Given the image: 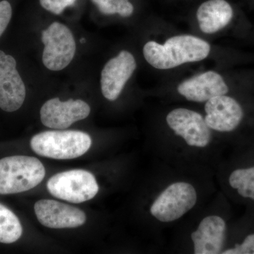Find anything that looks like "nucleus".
<instances>
[{"label": "nucleus", "instance_id": "f257e3e1", "mask_svg": "<svg viewBox=\"0 0 254 254\" xmlns=\"http://www.w3.org/2000/svg\"><path fill=\"white\" fill-rule=\"evenodd\" d=\"M210 52L208 43L190 35L172 37L164 45L149 41L143 49L145 60L158 69H170L184 64L201 61Z\"/></svg>", "mask_w": 254, "mask_h": 254}, {"label": "nucleus", "instance_id": "f03ea898", "mask_svg": "<svg viewBox=\"0 0 254 254\" xmlns=\"http://www.w3.org/2000/svg\"><path fill=\"white\" fill-rule=\"evenodd\" d=\"M46 176L43 163L34 157L14 155L0 160V194L26 191Z\"/></svg>", "mask_w": 254, "mask_h": 254}, {"label": "nucleus", "instance_id": "7ed1b4c3", "mask_svg": "<svg viewBox=\"0 0 254 254\" xmlns=\"http://www.w3.org/2000/svg\"><path fill=\"white\" fill-rule=\"evenodd\" d=\"M88 133L76 130L47 131L35 135L31 140L37 154L56 160H70L84 155L91 148Z\"/></svg>", "mask_w": 254, "mask_h": 254}, {"label": "nucleus", "instance_id": "20e7f679", "mask_svg": "<svg viewBox=\"0 0 254 254\" xmlns=\"http://www.w3.org/2000/svg\"><path fill=\"white\" fill-rule=\"evenodd\" d=\"M53 196L73 203L94 198L99 187L93 174L84 170H72L56 174L47 183Z\"/></svg>", "mask_w": 254, "mask_h": 254}, {"label": "nucleus", "instance_id": "39448f33", "mask_svg": "<svg viewBox=\"0 0 254 254\" xmlns=\"http://www.w3.org/2000/svg\"><path fill=\"white\" fill-rule=\"evenodd\" d=\"M197 202V192L188 182L172 184L157 197L150 208V213L162 222H171L190 211Z\"/></svg>", "mask_w": 254, "mask_h": 254}, {"label": "nucleus", "instance_id": "423d86ee", "mask_svg": "<svg viewBox=\"0 0 254 254\" xmlns=\"http://www.w3.org/2000/svg\"><path fill=\"white\" fill-rule=\"evenodd\" d=\"M45 45L43 63L51 71H60L69 64L76 53V42L71 30L59 22L50 24L42 32Z\"/></svg>", "mask_w": 254, "mask_h": 254}, {"label": "nucleus", "instance_id": "0eeeda50", "mask_svg": "<svg viewBox=\"0 0 254 254\" xmlns=\"http://www.w3.org/2000/svg\"><path fill=\"white\" fill-rule=\"evenodd\" d=\"M167 124L175 134L190 146L205 148L211 141V131L200 114L186 108H177L168 114Z\"/></svg>", "mask_w": 254, "mask_h": 254}, {"label": "nucleus", "instance_id": "6e6552de", "mask_svg": "<svg viewBox=\"0 0 254 254\" xmlns=\"http://www.w3.org/2000/svg\"><path fill=\"white\" fill-rule=\"evenodd\" d=\"M26 95L16 60L0 50V108L7 113L16 111L22 106Z\"/></svg>", "mask_w": 254, "mask_h": 254}, {"label": "nucleus", "instance_id": "1a4fd4ad", "mask_svg": "<svg viewBox=\"0 0 254 254\" xmlns=\"http://www.w3.org/2000/svg\"><path fill=\"white\" fill-rule=\"evenodd\" d=\"M204 120L209 128L219 132H232L245 118V111L235 98L227 95L210 98L205 105Z\"/></svg>", "mask_w": 254, "mask_h": 254}, {"label": "nucleus", "instance_id": "9d476101", "mask_svg": "<svg viewBox=\"0 0 254 254\" xmlns=\"http://www.w3.org/2000/svg\"><path fill=\"white\" fill-rule=\"evenodd\" d=\"M90 113L91 108L83 100L60 101L58 98L48 100L40 112L43 125L55 129L67 128L76 122L88 118Z\"/></svg>", "mask_w": 254, "mask_h": 254}, {"label": "nucleus", "instance_id": "9b49d317", "mask_svg": "<svg viewBox=\"0 0 254 254\" xmlns=\"http://www.w3.org/2000/svg\"><path fill=\"white\" fill-rule=\"evenodd\" d=\"M136 68L134 57L126 50L109 60L101 72L100 84L103 96L110 101L118 99Z\"/></svg>", "mask_w": 254, "mask_h": 254}, {"label": "nucleus", "instance_id": "f8f14e48", "mask_svg": "<svg viewBox=\"0 0 254 254\" xmlns=\"http://www.w3.org/2000/svg\"><path fill=\"white\" fill-rule=\"evenodd\" d=\"M34 210L38 221L49 228H75L86 221L84 212L57 200H38L35 203Z\"/></svg>", "mask_w": 254, "mask_h": 254}, {"label": "nucleus", "instance_id": "ddd939ff", "mask_svg": "<svg viewBox=\"0 0 254 254\" xmlns=\"http://www.w3.org/2000/svg\"><path fill=\"white\" fill-rule=\"evenodd\" d=\"M177 91L187 100L203 103L214 97L227 95L229 87L220 73L208 71L182 82Z\"/></svg>", "mask_w": 254, "mask_h": 254}, {"label": "nucleus", "instance_id": "4468645a", "mask_svg": "<svg viewBox=\"0 0 254 254\" xmlns=\"http://www.w3.org/2000/svg\"><path fill=\"white\" fill-rule=\"evenodd\" d=\"M226 222L218 215L205 217L190 235L195 254L222 253L226 239Z\"/></svg>", "mask_w": 254, "mask_h": 254}, {"label": "nucleus", "instance_id": "2eb2a0df", "mask_svg": "<svg viewBox=\"0 0 254 254\" xmlns=\"http://www.w3.org/2000/svg\"><path fill=\"white\" fill-rule=\"evenodd\" d=\"M196 16L201 31L211 34L230 24L233 19L234 10L225 0H208L200 5Z\"/></svg>", "mask_w": 254, "mask_h": 254}, {"label": "nucleus", "instance_id": "dca6fc26", "mask_svg": "<svg viewBox=\"0 0 254 254\" xmlns=\"http://www.w3.org/2000/svg\"><path fill=\"white\" fill-rule=\"evenodd\" d=\"M21 222L9 208L0 203V242L11 244L22 235Z\"/></svg>", "mask_w": 254, "mask_h": 254}, {"label": "nucleus", "instance_id": "f3484780", "mask_svg": "<svg viewBox=\"0 0 254 254\" xmlns=\"http://www.w3.org/2000/svg\"><path fill=\"white\" fill-rule=\"evenodd\" d=\"M229 183L241 196L254 200V166L234 170Z\"/></svg>", "mask_w": 254, "mask_h": 254}, {"label": "nucleus", "instance_id": "a211bd4d", "mask_svg": "<svg viewBox=\"0 0 254 254\" xmlns=\"http://www.w3.org/2000/svg\"><path fill=\"white\" fill-rule=\"evenodd\" d=\"M102 14L105 15L120 14L128 17L133 12V6L128 0H91Z\"/></svg>", "mask_w": 254, "mask_h": 254}, {"label": "nucleus", "instance_id": "6ab92c4d", "mask_svg": "<svg viewBox=\"0 0 254 254\" xmlns=\"http://www.w3.org/2000/svg\"><path fill=\"white\" fill-rule=\"evenodd\" d=\"M77 0H40V4L50 12L60 14L65 8L72 6Z\"/></svg>", "mask_w": 254, "mask_h": 254}, {"label": "nucleus", "instance_id": "aec40b11", "mask_svg": "<svg viewBox=\"0 0 254 254\" xmlns=\"http://www.w3.org/2000/svg\"><path fill=\"white\" fill-rule=\"evenodd\" d=\"M223 254H254V234L248 235L242 244L222 252Z\"/></svg>", "mask_w": 254, "mask_h": 254}, {"label": "nucleus", "instance_id": "412c9836", "mask_svg": "<svg viewBox=\"0 0 254 254\" xmlns=\"http://www.w3.org/2000/svg\"><path fill=\"white\" fill-rule=\"evenodd\" d=\"M12 9L9 1H0V37L6 30L11 21Z\"/></svg>", "mask_w": 254, "mask_h": 254}, {"label": "nucleus", "instance_id": "4be33fe9", "mask_svg": "<svg viewBox=\"0 0 254 254\" xmlns=\"http://www.w3.org/2000/svg\"><path fill=\"white\" fill-rule=\"evenodd\" d=\"M85 41H86V40H85L84 38H81V43H85Z\"/></svg>", "mask_w": 254, "mask_h": 254}]
</instances>
